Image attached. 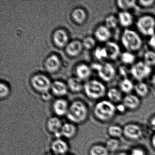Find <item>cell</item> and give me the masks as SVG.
I'll use <instances>...</instances> for the list:
<instances>
[{
    "label": "cell",
    "mask_w": 155,
    "mask_h": 155,
    "mask_svg": "<svg viewBox=\"0 0 155 155\" xmlns=\"http://www.w3.org/2000/svg\"><path fill=\"white\" fill-rule=\"evenodd\" d=\"M120 42L127 51L136 52L140 50L143 46V41L137 31L125 29L120 37Z\"/></svg>",
    "instance_id": "6da1fadb"
},
{
    "label": "cell",
    "mask_w": 155,
    "mask_h": 155,
    "mask_svg": "<svg viewBox=\"0 0 155 155\" xmlns=\"http://www.w3.org/2000/svg\"><path fill=\"white\" fill-rule=\"evenodd\" d=\"M116 105L108 100L98 102L94 108V114L99 120L104 122L110 121L117 114Z\"/></svg>",
    "instance_id": "7a4b0ae2"
},
{
    "label": "cell",
    "mask_w": 155,
    "mask_h": 155,
    "mask_svg": "<svg viewBox=\"0 0 155 155\" xmlns=\"http://www.w3.org/2000/svg\"><path fill=\"white\" fill-rule=\"evenodd\" d=\"M138 31L143 36L151 37L155 34V17L150 14L141 15L136 21Z\"/></svg>",
    "instance_id": "3957f363"
},
{
    "label": "cell",
    "mask_w": 155,
    "mask_h": 155,
    "mask_svg": "<svg viewBox=\"0 0 155 155\" xmlns=\"http://www.w3.org/2000/svg\"><path fill=\"white\" fill-rule=\"evenodd\" d=\"M87 114L86 105L82 101H76L72 102L69 107L67 116L71 121L79 123L86 119Z\"/></svg>",
    "instance_id": "277c9868"
},
{
    "label": "cell",
    "mask_w": 155,
    "mask_h": 155,
    "mask_svg": "<svg viewBox=\"0 0 155 155\" xmlns=\"http://www.w3.org/2000/svg\"><path fill=\"white\" fill-rule=\"evenodd\" d=\"M85 93L91 99H97L103 97L107 94L106 86L101 81L97 80L89 81L84 86Z\"/></svg>",
    "instance_id": "5b68a950"
},
{
    "label": "cell",
    "mask_w": 155,
    "mask_h": 155,
    "mask_svg": "<svg viewBox=\"0 0 155 155\" xmlns=\"http://www.w3.org/2000/svg\"><path fill=\"white\" fill-rule=\"evenodd\" d=\"M92 68L97 71L99 78L103 81L109 82L112 81L117 75V71L115 67L109 62L102 64H94Z\"/></svg>",
    "instance_id": "8992f818"
},
{
    "label": "cell",
    "mask_w": 155,
    "mask_h": 155,
    "mask_svg": "<svg viewBox=\"0 0 155 155\" xmlns=\"http://www.w3.org/2000/svg\"><path fill=\"white\" fill-rule=\"evenodd\" d=\"M152 72L151 67L144 61H139L132 65L130 70L132 77L138 81H143L148 78Z\"/></svg>",
    "instance_id": "52a82bcc"
},
{
    "label": "cell",
    "mask_w": 155,
    "mask_h": 155,
    "mask_svg": "<svg viewBox=\"0 0 155 155\" xmlns=\"http://www.w3.org/2000/svg\"><path fill=\"white\" fill-rule=\"evenodd\" d=\"M31 83L35 90L42 93L48 92L51 87L50 80L42 74H37L33 76L31 78Z\"/></svg>",
    "instance_id": "ba28073f"
},
{
    "label": "cell",
    "mask_w": 155,
    "mask_h": 155,
    "mask_svg": "<svg viewBox=\"0 0 155 155\" xmlns=\"http://www.w3.org/2000/svg\"><path fill=\"white\" fill-rule=\"evenodd\" d=\"M123 136L128 139L137 140L142 138L143 131L142 127L136 123H128L124 126Z\"/></svg>",
    "instance_id": "9c48e42d"
},
{
    "label": "cell",
    "mask_w": 155,
    "mask_h": 155,
    "mask_svg": "<svg viewBox=\"0 0 155 155\" xmlns=\"http://www.w3.org/2000/svg\"><path fill=\"white\" fill-rule=\"evenodd\" d=\"M122 103L127 110H135L140 107L141 99L137 95L130 93L124 96Z\"/></svg>",
    "instance_id": "30bf717a"
},
{
    "label": "cell",
    "mask_w": 155,
    "mask_h": 155,
    "mask_svg": "<svg viewBox=\"0 0 155 155\" xmlns=\"http://www.w3.org/2000/svg\"><path fill=\"white\" fill-rule=\"evenodd\" d=\"M107 51V59L115 61L120 57L121 53L119 45L114 41H109L105 46Z\"/></svg>",
    "instance_id": "8fae6325"
},
{
    "label": "cell",
    "mask_w": 155,
    "mask_h": 155,
    "mask_svg": "<svg viewBox=\"0 0 155 155\" xmlns=\"http://www.w3.org/2000/svg\"><path fill=\"white\" fill-rule=\"evenodd\" d=\"M94 35L97 40L100 42L107 43L109 41L112 34L111 30L104 25H100L97 28L94 32Z\"/></svg>",
    "instance_id": "7c38bea8"
},
{
    "label": "cell",
    "mask_w": 155,
    "mask_h": 155,
    "mask_svg": "<svg viewBox=\"0 0 155 155\" xmlns=\"http://www.w3.org/2000/svg\"><path fill=\"white\" fill-rule=\"evenodd\" d=\"M117 17L120 26L125 29L128 28L134 23V17L130 12L120 11Z\"/></svg>",
    "instance_id": "4fadbf2b"
},
{
    "label": "cell",
    "mask_w": 155,
    "mask_h": 155,
    "mask_svg": "<svg viewBox=\"0 0 155 155\" xmlns=\"http://www.w3.org/2000/svg\"><path fill=\"white\" fill-rule=\"evenodd\" d=\"M61 66L59 58L56 54H52L48 57L45 62L46 69L50 72L57 71Z\"/></svg>",
    "instance_id": "5bb4252c"
},
{
    "label": "cell",
    "mask_w": 155,
    "mask_h": 155,
    "mask_svg": "<svg viewBox=\"0 0 155 155\" xmlns=\"http://www.w3.org/2000/svg\"><path fill=\"white\" fill-rule=\"evenodd\" d=\"M53 39L55 44L60 48L65 46L68 41L67 32L61 29H59L54 32Z\"/></svg>",
    "instance_id": "9a60e30c"
},
{
    "label": "cell",
    "mask_w": 155,
    "mask_h": 155,
    "mask_svg": "<svg viewBox=\"0 0 155 155\" xmlns=\"http://www.w3.org/2000/svg\"><path fill=\"white\" fill-rule=\"evenodd\" d=\"M108 100L114 104L121 103L123 97L122 93L119 89L116 87L110 88L107 91V94Z\"/></svg>",
    "instance_id": "2e32d148"
},
{
    "label": "cell",
    "mask_w": 155,
    "mask_h": 155,
    "mask_svg": "<svg viewBox=\"0 0 155 155\" xmlns=\"http://www.w3.org/2000/svg\"><path fill=\"white\" fill-rule=\"evenodd\" d=\"M60 120L56 117H53L48 121V127L49 130L55 133L56 136L59 137L61 136V131L62 127Z\"/></svg>",
    "instance_id": "e0dca14e"
},
{
    "label": "cell",
    "mask_w": 155,
    "mask_h": 155,
    "mask_svg": "<svg viewBox=\"0 0 155 155\" xmlns=\"http://www.w3.org/2000/svg\"><path fill=\"white\" fill-rule=\"evenodd\" d=\"M134 91L136 95L140 99L147 97L150 91L148 85L144 81H138L135 84Z\"/></svg>",
    "instance_id": "ac0fdd59"
},
{
    "label": "cell",
    "mask_w": 155,
    "mask_h": 155,
    "mask_svg": "<svg viewBox=\"0 0 155 155\" xmlns=\"http://www.w3.org/2000/svg\"><path fill=\"white\" fill-rule=\"evenodd\" d=\"M83 47L82 43L79 41H72L67 45L66 51L70 56H76L81 52Z\"/></svg>",
    "instance_id": "d6986e66"
},
{
    "label": "cell",
    "mask_w": 155,
    "mask_h": 155,
    "mask_svg": "<svg viewBox=\"0 0 155 155\" xmlns=\"http://www.w3.org/2000/svg\"><path fill=\"white\" fill-rule=\"evenodd\" d=\"M51 91L57 96H63L68 92V87L65 83L60 81H55L51 83Z\"/></svg>",
    "instance_id": "ffe728a7"
},
{
    "label": "cell",
    "mask_w": 155,
    "mask_h": 155,
    "mask_svg": "<svg viewBox=\"0 0 155 155\" xmlns=\"http://www.w3.org/2000/svg\"><path fill=\"white\" fill-rule=\"evenodd\" d=\"M53 107L55 113L59 116L67 114L69 109L68 102L62 99L57 100L54 102Z\"/></svg>",
    "instance_id": "44dd1931"
},
{
    "label": "cell",
    "mask_w": 155,
    "mask_h": 155,
    "mask_svg": "<svg viewBox=\"0 0 155 155\" xmlns=\"http://www.w3.org/2000/svg\"><path fill=\"white\" fill-rule=\"evenodd\" d=\"M51 147L53 152L58 155H63L68 150V144L60 139L54 140L51 144Z\"/></svg>",
    "instance_id": "7402d4cb"
},
{
    "label": "cell",
    "mask_w": 155,
    "mask_h": 155,
    "mask_svg": "<svg viewBox=\"0 0 155 155\" xmlns=\"http://www.w3.org/2000/svg\"><path fill=\"white\" fill-rule=\"evenodd\" d=\"M117 8L120 11H129L137 5V1L135 0H118L116 2Z\"/></svg>",
    "instance_id": "603a6c76"
},
{
    "label": "cell",
    "mask_w": 155,
    "mask_h": 155,
    "mask_svg": "<svg viewBox=\"0 0 155 155\" xmlns=\"http://www.w3.org/2000/svg\"><path fill=\"white\" fill-rule=\"evenodd\" d=\"M135 84L128 78H124L121 80L119 84L120 90L126 95L130 94L134 90Z\"/></svg>",
    "instance_id": "cb8c5ba5"
},
{
    "label": "cell",
    "mask_w": 155,
    "mask_h": 155,
    "mask_svg": "<svg viewBox=\"0 0 155 155\" xmlns=\"http://www.w3.org/2000/svg\"><path fill=\"white\" fill-rule=\"evenodd\" d=\"M77 77L81 80L87 78L91 74V69L87 65L81 64L78 65L76 68Z\"/></svg>",
    "instance_id": "d4e9b609"
},
{
    "label": "cell",
    "mask_w": 155,
    "mask_h": 155,
    "mask_svg": "<svg viewBox=\"0 0 155 155\" xmlns=\"http://www.w3.org/2000/svg\"><path fill=\"white\" fill-rule=\"evenodd\" d=\"M121 62L125 65H133L136 63V58L133 52L127 51L121 53L120 57Z\"/></svg>",
    "instance_id": "484cf974"
},
{
    "label": "cell",
    "mask_w": 155,
    "mask_h": 155,
    "mask_svg": "<svg viewBox=\"0 0 155 155\" xmlns=\"http://www.w3.org/2000/svg\"><path fill=\"white\" fill-rule=\"evenodd\" d=\"M68 86L73 91H79L83 87L81 80L78 77L70 78L68 80Z\"/></svg>",
    "instance_id": "4316f807"
},
{
    "label": "cell",
    "mask_w": 155,
    "mask_h": 155,
    "mask_svg": "<svg viewBox=\"0 0 155 155\" xmlns=\"http://www.w3.org/2000/svg\"><path fill=\"white\" fill-rule=\"evenodd\" d=\"M107 132L110 138L118 139L123 136V129L117 125H111L108 128Z\"/></svg>",
    "instance_id": "83f0119b"
},
{
    "label": "cell",
    "mask_w": 155,
    "mask_h": 155,
    "mask_svg": "<svg viewBox=\"0 0 155 155\" xmlns=\"http://www.w3.org/2000/svg\"><path fill=\"white\" fill-rule=\"evenodd\" d=\"M76 132V128L75 126L71 123H65L62 125L61 128V136H64L67 138H71L74 136Z\"/></svg>",
    "instance_id": "f1b7e54d"
},
{
    "label": "cell",
    "mask_w": 155,
    "mask_h": 155,
    "mask_svg": "<svg viewBox=\"0 0 155 155\" xmlns=\"http://www.w3.org/2000/svg\"><path fill=\"white\" fill-rule=\"evenodd\" d=\"M105 25L110 30L117 28L120 25L117 16L112 14L107 16L105 20Z\"/></svg>",
    "instance_id": "f546056e"
},
{
    "label": "cell",
    "mask_w": 155,
    "mask_h": 155,
    "mask_svg": "<svg viewBox=\"0 0 155 155\" xmlns=\"http://www.w3.org/2000/svg\"><path fill=\"white\" fill-rule=\"evenodd\" d=\"M73 20L77 23H81L85 21L87 17L86 12L82 9L78 8L75 9L72 12Z\"/></svg>",
    "instance_id": "4dcf8cb0"
},
{
    "label": "cell",
    "mask_w": 155,
    "mask_h": 155,
    "mask_svg": "<svg viewBox=\"0 0 155 155\" xmlns=\"http://www.w3.org/2000/svg\"><path fill=\"white\" fill-rule=\"evenodd\" d=\"M143 61L147 65L151 67L155 66V51L148 50L146 51L143 54Z\"/></svg>",
    "instance_id": "1f68e13d"
},
{
    "label": "cell",
    "mask_w": 155,
    "mask_h": 155,
    "mask_svg": "<svg viewBox=\"0 0 155 155\" xmlns=\"http://www.w3.org/2000/svg\"><path fill=\"white\" fill-rule=\"evenodd\" d=\"M109 153L106 146L103 145H95L90 150L91 155H109Z\"/></svg>",
    "instance_id": "d6a6232c"
},
{
    "label": "cell",
    "mask_w": 155,
    "mask_h": 155,
    "mask_svg": "<svg viewBox=\"0 0 155 155\" xmlns=\"http://www.w3.org/2000/svg\"><path fill=\"white\" fill-rule=\"evenodd\" d=\"M105 146L109 152H114L118 149L120 146V143L118 139L110 138L107 140Z\"/></svg>",
    "instance_id": "836d02e7"
},
{
    "label": "cell",
    "mask_w": 155,
    "mask_h": 155,
    "mask_svg": "<svg viewBox=\"0 0 155 155\" xmlns=\"http://www.w3.org/2000/svg\"><path fill=\"white\" fill-rule=\"evenodd\" d=\"M94 55L96 58L99 60H102L107 59V56L105 46L97 47L94 51Z\"/></svg>",
    "instance_id": "e575fe53"
},
{
    "label": "cell",
    "mask_w": 155,
    "mask_h": 155,
    "mask_svg": "<svg viewBox=\"0 0 155 155\" xmlns=\"http://www.w3.org/2000/svg\"><path fill=\"white\" fill-rule=\"evenodd\" d=\"M96 44V40L95 39L90 36L85 38L84 39H83L82 42L83 47L88 49L93 48L95 47Z\"/></svg>",
    "instance_id": "d590c367"
},
{
    "label": "cell",
    "mask_w": 155,
    "mask_h": 155,
    "mask_svg": "<svg viewBox=\"0 0 155 155\" xmlns=\"http://www.w3.org/2000/svg\"><path fill=\"white\" fill-rule=\"evenodd\" d=\"M137 5L142 8H150L155 5V0L137 1Z\"/></svg>",
    "instance_id": "8d00e7d4"
},
{
    "label": "cell",
    "mask_w": 155,
    "mask_h": 155,
    "mask_svg": "<svg viewBox=\"0 0 155 155\" xmlns=\"http://www.w3.org/2000/svg\"><path fill=\"white\" fill-rule=\"evenodd\" d=\"M10 90L8 87L5 83H0V97L1 98L7 97L9 93Z\"/></svg>",
    "instance_id": "74e56055"
},
{
    "label": "cell",
    "mask_w": 155,
    "mask_h": 155,
    "mask_svg": "<svg viewBox=\"0 0 155 155\" xmlns=\"http://www.w3.org/2000/svg\"><path fill=\"white\" fill-rule=\"evenodd\" d=\"M128 154L129 155H147V153L146 150L142 148L136 147L133 148Z\"/></svg>",
    "instance_id": "f35d334b"
},
{
    "label": "cell",
    "mask_w": 155,
    "mask_h": 155,
    "mask_svg": "<svg viewBox=\"0 0 155 155\" xmlns=\"http://www.w3.org/2000/svg\"><path fill=\"white\" fill-rule=\"evenodd\" d=\"M148 45L151 50L155 51V34L149 37L148 41Z\"/></svg>",
    "instance_id": "ab89813d"
},
{
    "label": "cell",
    "mask_w": 155,
    "mask_h": 155,
    "mask_svg": "<svg viewBox=\"0 0 155 155\" xmlns=\"http://www.w3.org/2000/svg\"><path fill=\"white\" fill-rule=\"evenodd\" d=\"M116 110H117V113H119L120 114L125 113L127 110L122 102L116 105Z\"/></svg>",
    "instance_id": "60d3db41"
},
{
    "label": "cell",
    "mask_w": 155,
    "mask_h": 155,
    "mask_svg": "<svg viewBox=\"0 0 155 155\" xmlns=\"http://www.w3.org/2000/svg\"><path fill=\"white\" fill-rule=\"evenodd\" d=\"M149 126L150 128L155 131V116H153L150 120Z\"/></svg>",
    "instance_id": "b9f144b4"
},
{
    "label": "cell",
    "mask_w": 155,
    "mask_h": 155,
    "mask_svg": "<svg viewBox=\"0 0 155 155\" xmlns=\"http://www.w3.org/2000/svg\"><path fill=\"white\" fill-rule=\"evenodd\" d=\"M151 144L152 147L155 150V133L152 135L151 138Z\"/></svg>",
    "instance_id": "7bdbcfd3"
},
{
    "label": "cell",
    "mask_w": 155,
    "mask_h": 155,
    "mask_svg": "<svg viewBox=\"0 0 155 155\" xmlns=\"http://www.w3.org/2000/svg\"><path fill=\"white\" fill-rule=\"evenodd\" d=\"M42 97L44 99L48 100L50 98V95L48 92H44L42 93Z\"/></svg>",
    "instance_id": "ee69618b"
},
{
    "label": "cell",
    "mask_w": 155,
    "mask_h": 155,
    "mask_svg": "<svg viewBox=\"0 0 155 155\" xmlns=\"http://www.w3.org/2000/svg\"><path fill=\"white\" fill-rule=\"evenodd\" d=\"M151 84L155 87V73L153 74V76H152V78H151Z\"/></svg>",
    "instance_id": "f6af8a7d"
},
{
    "label": "cell",
    "mask_w": 155,
    "mask_h": 155,
    "mask_svg": "<svg viewBox=\"0 0 155 155\" xmlns=\"http://www.w3.org/2000/svg\"><path fill=\"white\" fill-rule=\"evenodd\" d=\"M116 155H129V154L126 153V152L122 151V152H119V153H117Z\"/></svg>",
    "instance_id": "bcb514c9"
},
{
    "label": "cell",
    "mask_w": 155,
    "mask_h": 155,
    "mask_svg": "<svg viewBox=\"0 0 155 155\" xmlns=\"http://www.w3.org/2000/svg\"><path fill=\"white\" fill-rule=\"evenodd\" d=\"M51 155V154H49V155Z\"/></svg>",
    "instance_id": "7dc6e473"
},
{
    "label": "cell",
    "mask_w": 155,
    "mask_h": 155,
    "mask_svg": "<svg viewBox=\"0 0 155 155\" xmlns=\"http://www.w3.org/2000/svg\"></svg>",
    "instance_id": "c3c4849f"
}]
</instances>
